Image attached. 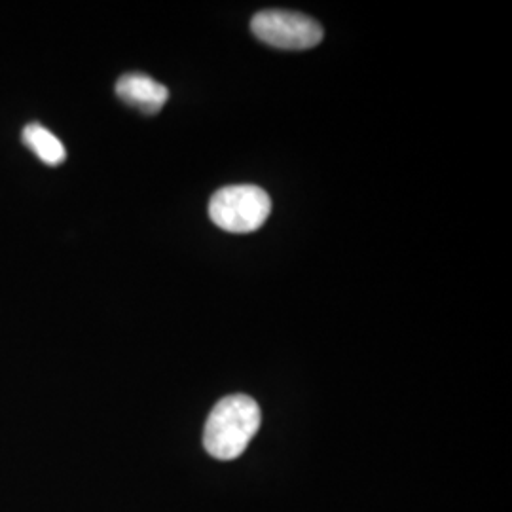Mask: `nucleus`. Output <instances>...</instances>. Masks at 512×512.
Returning <instances> with one entry per match:
<instances>
[{
	"label": "nucleus",
	"instance_id": "nucleus-3",
	"mask_svg": "<svg viewBox=\"0 0 512 512\" xmlns=\"http://www.w3.org/2000/svg\"><path fill=\"white\" fill-rule=\"evenodd\" d=\"M255 37L279 50H310L323 40V27L304 14L264 10L251 21Z\"/></svg>",
	"mask_w": 512,
	"mask_h": 512
},
{
	"label": "nucleus",
	"instance_id": "nucleus-4",
	"mask_svg": "<svg viewBox=\"0 0 512 512\" xmlns=\"http://www.w3.org/2000/svg\"><path fill=\"white\" fill-rule=\"evenodd\" d=\"M116 95L133 109L158 114L169 99V90L147 74L129 73L116 82Z\"/></svg>",
	"mask_w": 512,
	"mask_h": 512
},
{
	"label": "nucleus",
	"instance_id": "nucleus-2",
	"mask_svg": "<svg viewBox=\"0 0 512 512\" xmlns=\"http://www.w3.org/2000/svg\"><path fill=\"white\" fill-rule=\"evenodd\" d=\"M272 213L270 196L251 184L220 188L209 203V217L230 234H251L264 226Z\"/></svg>",
	"mask_w": 512,
	"mask_h": 512
},
{
	"label": "nucleus",
	"instance_id": "nucleus-1",
	"mask_svg": "<svg viewBox=\"0 0 512 512\" xmlns=\"http://www.w3.org/2000/svg\"><path fill=\"white\" fill-rule=\"evenodd\" d=\"M262 423V414L255 399L247 395H230L215 404L209 414L203 444L213 458L230 461L247 450Z\"/></svg>",
	"mask_w": 512,
	"mask_h": 512
},
{
	"label": "nucleus",
	"instance_id": "nucleus-5",
	"mask_svg": "<svg viewBox=\"0 0 512 512\" xmlns=\"http://www.w3.org/2000/svg\"><path fill=\"white\" fill-rule=\"evenodd\" d=\"M23 143L31 148L38 158L48 165H61L67 158L65 145L54 133L40 124H29L23 129Z\"/></svg>",
	"mask_w": 512,
	"mask_h": 512
}]
</instances>
